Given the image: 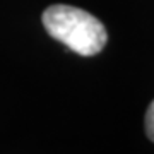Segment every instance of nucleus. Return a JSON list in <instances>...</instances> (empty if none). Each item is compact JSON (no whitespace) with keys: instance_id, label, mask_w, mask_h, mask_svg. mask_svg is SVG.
I'll list each match as a JSON object with an SVG mask.
<instances>
[{"instance_id":"2","label":"nucleus","mask_w":154,"mask_h":154,"mask_svg":"<svg viewBox=\"0 0 154 154\" xmlns=\"http://www.w3.org/2000/svg\"><path fill=\"white\" fill-rule=\"evenodd\" d=\"M146 134L154 142V101L149 105L147 113H146Z\"/></svg>"},{"instance_id":"1","label":"nucleus","mask_w":154,"mask_h":154,"mask_svg":"<svg viewBox=\"0 0 154 154\" xmlns=\"http://www.w3.org/2000/svg\"><path fill=\"white\" fill-rule=\"evenodd\" d=\"M43 24L51 38L82 57L99 53L106 45V29L89 12L70 5H51L43 12Z\"/></svg>"}]
</instances>
